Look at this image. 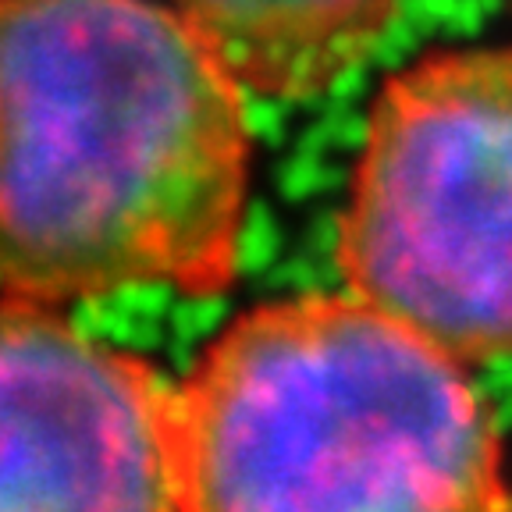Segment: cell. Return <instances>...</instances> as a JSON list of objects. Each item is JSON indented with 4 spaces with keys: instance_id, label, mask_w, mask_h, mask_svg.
Masks as SVG:
<instances>
[{
    "instance_id": "obj_1",
    "label": "cell",
    "mask_w": 512,
    "mask_h": 512,
    "mask_svg": "<svg viewBox=\"0 0 512 512\" xmlns=\"http://www.w3.org/2000/svg\"><path fill=\"white\" fill-rule=\"evenodd\" d=\"M249 164L242 82L171 4L0 0V296H217Z\"/></svg>"
},
{
    "instance_id": "obj_2",
    "label": "cell",
    "mask_w": 512,
    "mask_h": 512,
    "mask_svg": "<svg viewBox=\"0 0 512 512\" xmlns=\"http://www.w3.org/2000/svg\"><path fill=\"white\" fill-rule=\"evenodd\" d=\"M463 367L352 288L253 306L171 388L175 512L512 509Z\"/></svg>"
},
{
    "instance_id": "obj_3",
    "label": "cell",
    "mask_w": 512,
    "mask_h": 512,
    "mask_svg": "<svg viewBox=\"0 0 512 512\" xmlns=\"http://www.w3.org/2000/svg\"><path fill=\"white\" fill-rule=\"evenodd\" d=\"M338 271L463 363L512 356V47L424 54L374 96Z\"/></svg>"
},
{
    "instance_id": "obj_4",
    "label": "cell",
    "mask_w": 512,
    "mask_h": 512,
    "mask_svg": "<svg viewBox=\"0 0 512 512\" xmlns=\"http://www.w3.org/2000/svg\"><path fill=\"white\" fill-rule=\"evenodd\" d=\"M171 388L57 306L0 296V509H175Z\"/></svg>"
},
{
    "instance_id": "obj_5",
    "label": "cell",
    "mask_w": 512,
    "mask_h": 512,
    "mask_svg": "<svg viewBox=\"0 0 512 512\" xmlns=\"http://www.w3.org/2000/svg\"><path fill=\"white\" fill-rule=\"evenodd\" d=\"M224 68L271 100L328 93L381 43L402 0H164Z\"/></svg>"
}]
</instances>
